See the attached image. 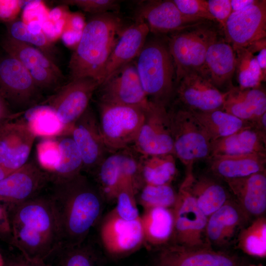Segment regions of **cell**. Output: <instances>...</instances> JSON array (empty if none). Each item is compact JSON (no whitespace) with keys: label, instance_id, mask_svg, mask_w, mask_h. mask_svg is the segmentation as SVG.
I'll return each instance as SVG.
<instances>
[{"label":"cell","instance_id":"1","mask_svg":"<svg viewBox=\"0 0 266 266\" xmlns=\"http://www.w3.org/2000/svg\"><path fill=\"white\" fill-rule=\"evenodd\" d=\"M52 184L49 196L57 218L60 247L81 244L101 220L106 201L96 184L82 173Z\"/></svg>","mask_w":266,"mask_h":266},{"label":"cell","instance_id":"2","mask_svg":"<svg viewBox=\"0 0 266 266\" xmlns=\"http://www.w3.org/2000/svg\"><path fill=\"white\" fill-rule=\"evenodd\" d=\"M12 244L28 259L46 262L60 247L57 218L49 196L9 207Z\"/></svg>","mask_w":266,"mask_h":266},{"label":"cell","instance_id":"3","mask_svg":"<svg viewBox=\"0 0 266 266\" xmlns=\"http://www.w3.org/2000/svg\"><path fill=\"white\" fill-rule=\"evenodd\" d=\"M122 27L121 19L109 12L95 14L89 20L69 62L71 79L90 77L101 84L105 65Z\"/></svg>","mask_w":266,"mask_h":266},{"label":"cell","instance_id":"4","mask_svg":"<svg viewBox=\"0 0 266 266\" xmlns=\"http://www.w3.org/2000/svg\"><path fill=\"white\" fill-rule=\"evenodd\" d=\"M135 65L149 100L167 106L175 91V69L168 46L157 39L146 41Z\"/></svg>","mask_w":266,"mask_h":266},{"label":"cell","instance_id":"5","mask_svg":"<svg viewBox=\"0 0 266 266\" xmlns=\"http://www.w3.org/2000/svg\"><path fill=\"white\" fill-rule=\"evenodd\" d=\"M203 22L174 32L168 39L167 46L174 66L176 85L191 72L208 77L205 66V55L217 33L211 28L203 25Z\"/></svg>","mask_w":266,"mask_h":266},{"label":"cell","instance_id":"6","mask_svg":"<svg viewBox=\"0 0 266 266\" xmlns=\"http://www.w3.org/2000/svg\"><path fill=\"white\" fill-rule=\"evenodd\" d=\"M167 110L174 156L193 171L195 163L210 158L212 142L192 112L175 105Z\"/></svg>","mask_w":266,"mask_h":266},{"label":"cell","instance_id":"7","mask_svg":"<svg viewBox=\"0 0 266 266\" xmlns=\"http://www.w3.org/2000/svg\"><path fill=\"white\" fill-rule=\"evenodd\" d=\"M99 122L109 153L131 147L142 124L145 109L98 102Z\"/></svg>","mask_w":266,"mask_h":266},{"label":"cell","instance_id":"8","mask_svg":"<svg viewBox=\"0 0 266 266\" xmlns=\"http://www.w3.org/2000/svg\"><path fill=\"white\" fill-rule=\"evenodd\" d=\"M42 93L20 61L7 54L0 58V95L11 110L17 114L39 105Z\"/></svg>","mask_w":266,"mask_h":266},{"label":"cell","instance_id":"9","mask_svg":"<svg viewBox=\"0 0 266 266\" xmlns=\"http://www.w3.org/2000/svg\"><path fill=\"white\" fill-rule=\"evenodd\" d=\"M172 209L174 223L171 243L188 247L211 246L205 233L208 217L199 208L188 190L181 185Z\"/></svg>","mask_w":266,"mask_h":266},{"label":"cell","instance_id":"10","mask_svg":"<svg viewBox=\"0 0 266 266\" xmlns=\"http://www.w3.org/2000/svg\"><path fill=\"white\" fill-rule=\"evenodd\" d=\"M141 155L174 154L168 110L164 104L149 100L138 135L131 146Z\"/></svg>","mask_w":266,"mask_h":266},{"label":"cell","instance_id":"11","mask_svg":"<svg viewBox=\"0 0 266 266\" xmlns=\"http://www.w3.org/2000/svg\"><path fill=\"white\" fill-rule=\"evenodd\" d=\"M101 220L100 241L104 250L110 257H125L144 246L140 217L134 220H126L120 217L113 209Z\"/></svg>","mask_w":266,"mask_h":266},{"label":"cell","instance_id":"12","mask_svg":"<svg viewBox=\"0 0 266 266\" xmlns=\"http://www.w3.org/2000/svg\"><path fill=\"white\" fill-rule=\"evenodd\" d=\"M2 47L7 54L21 63L43 93L55 92L62 85L64 76L61 69L39 49L7 35Z\"/></svg>","mask_w":266,"mask_h":266},{"label":"cell","instance_id":"13","mask_svg":"<svg viewBox=\"0 0 266 266\" xmlns=\"http://www.w3.org/2000/svg\"><path fill=\"white\" fill-rule=\"evenodd\" d=\"M153 266H241V259L212 247H188L169 243L154 251Z\"/></svg>","mask_w":266,"mask_h":266},{"label":"cell","instance_id":"14","mask_svg":"<svg viewBox=\"0 0 266 266\" xmlns=\"http://www.w3.org/2000/svg\"><path fill=\"white\" fill-rule=\"evenodd\" d=\"M100 85L97 80L90 77L70 79L48 99L47 105L54 110L70 133L73 124L89 107Z\"/></svg>","mask_w":266,"mask_h":266},{"label":"cell","instance_id":"15","mask_svg":"<svg viewBox=\"0 0 266 266\" xmlns=\"http://www.w3.org/2000/svg\"><path fill=\"white\" fill-rule=\"evenodd\" d=\"M175 106L192 112L222 109L228 91L221 92L209 78L199 72L185 74L176 84Z\"/></svg>","mask_w":266,"mask_h":266},{"label":"cell","instance_id":"16","mask_svg":"<svg viewBox=\"0 0 266 266\" xmlns=\"http://www.w3.org/2000/svg\"><path fill=\"white\" fill-rule=\"evenodd\" d=\"M51 182L50 175L33 161L0 180V202L9 207L25 202L39 195Z\"/></svg>","mask_w":266,"mask_h":266},{"label":"cell","instance_id":"17","mask_svg":"<svg viewBox=\"0 0 266 266\" xmlns=\"http://www.w3.org/2000/svg\"><path fill=\"white\" fill-rule=\"evenodd\" d=\"M233 49L246 48L266 36V1L256 0L243 9L232 12L224 29Z\"/></svg>","mask_w":266,"mask_h":266},{"label":"cell","instance_id":"18","mask_svg":"<svg viewBox=\"0 0 266 266\" xmlns=\"http://www.w3.org/2000/svg\"><path fill=\"white\" fill-rule=\"evenodd\" d=\"M99 102L136 106L145 109L149 100L143 89L135 63L120 69L99 87Z\"/></svg>","mask_w":266,"mask_h":266},{"label":"cell","instance_id":"19","mask_svg":"<svg viewBox=\"0 0 266 266\" xmlns=\"http://www.w3.org/2000/svg\"><path fill=\"white\" fill-rule=\"evenodd\" d=\"M70 135L83 161V170L93 173L109 154L101 134L98 118L89 107L74 123Z\"/></svg>","mask_w":266,"mask_h":266},{"label":"cell","instance_id":"20","mask_svg":"<svg viewBox=\"0 0 266 266\" xmlns=\"http://www.w3.org/2000/svg\"><path fill=\"white\" fill-rule=\"evenodd\" d=\"M14 116L0 125V163L9 173L28 162L36 138L24 120Z\"/></svg>","mask_w":266,"mask_h":266},{"label":"cell","instance_id":"21","mask_svg":"<svg viewBox=\"0 0 266 266\" xmlns=\"http://www.w3.org/2000/svg\"><path fill=\"white\" fill-rule=\"evenodd\" d=\"M249 218L235 200L231 198L208 217L205 230L208 243L212 247L220 248L235 243Z\"/></svg>","mask_w":266,"mask_h":266},{"label":"cell","instance_id":"22","mask_svg":"<svg viewBox=\"0 0 266 266\" xmlns=\"http://www.w3.org/2000/svg\"><path fill=\"white\" fill-rule=\"evenodd\" d=\"M136 19L142 20L150 32L174 33L203 22L198 18L182 14L173 0H149L137 8Z\"/></svg>","mask_w":266,"mask_h":266},{"label":"cell","instance_id":"23","mask_svg":"<svg viewBox=\"0 0 266 266\" xmlns=\"http://www.w3.org/2000/svg\"><path fill=\"white\" fill-rule=\"evenodd\" d=\"M149 32L147 25L139 19L122 31L105 65L101 84L137 57Z\"/></svg>","mask_w":266,"mask_h":266},{"label":"cell","instance_id":"24","mask_svg":"<svg viewBox=\"0 0 266 266\" xmlns=\"http://www.w3.org/2000/svg\"><path fill=\"white\" fill-rule=\"evenodd\" d=\"M235 200L250 218L263 216L266 210V172L225 181Z\"/></svg>","mask_w":266,"mask_h":266},{"label":"cell","instance_id":"25","mask_svg":"<svg viewBox=\"0 0 266 266\" xmlns=\"http://www.w3.org/2000/svg\"><path fill=\"white\" fill-rule=\"evenodd\" d=\"M181 185L188 190L207 217L231 199L228 189L211 174L197 177L193 171L186 172Z\"/></svg>","mask_w":266,"mask_h":266},{"label":"cell","instance_id":"26","mask_svg":"<svg viewBox=\"0 0 266 266\" xmlns=\"http://www.w3.org/2000/svg\"><path fill=\"white\" fill-rule=\"evenodd\" d=\"M250 154H266V132L260 130L255 122L212 142L210 158Z\"/></svg>","mask_w":266,"mask_h":266},{"label":"cell","instance_id":"27","mask_svg":"<svg viewBox=\"0 0 266 266\" xmlns=\"http://www.w3.org/2000/svg\"><path fill=\"white\" fill-rule=\"evenodd\" d=\"M207 161L211 174L224 181L266 171L265 154L217 156Z\"/></svg>","mask_w":266,"mask_h":266},{"label":"cell","instance_id":"28","mask_svg":"<svg viewBox=\"0 0 266 266\" xmlns=\"http://www.w3.org/2000/svg\"><path fill=\"white\" fill-rule=\"evenodd\" d=\"M222 110L244 121L254 122L266 113V94L260 87L228 90Z\"/></svg>","mask_w":266,"mask_h":266},{"label":"cell","instance_id":"29","mask_svg":"<svg viewBox=\"0 0 266 266\" xmlns=\"http://www.w3.org/2000/svg\"><path fill=\"white\" fill-rule=\"evenodd\" d=\"M140 218L144 246L147 249L154 251L171 243L174 223L172 208L144 209Z\"/></svg>","mask_w":266,"mask_h":266},{"label":"cell","instance_id":"30","mask_svg":"<svg viewBox=\"0 0 266 266\" xmlns=\"http://www.w3.org/2000/svg\"><path fill=\"white\" fill-rule=\"evenodd\" d=\"M236 57L232 45L218 36L208 46L205 66L211 82L217 88L231 79L235 70Z\"/></svg>","mask_w":266,"mask_h":266},{"label":"cell","instance_id":"31","mask_svg":"<svg viewBox=\"0 0 266 266\" xmlns=\"http://www.w3.org/2000/svg\"><path fill=\"white\" fill-rule=\"evenodd\" d=\"M192 113L211 142L229 136L254 123L241 120L222 109Z\"/></svg>","mask_w":266,"mask_h":266},{"label":"cell","instance_id":"32","mask_svg":"<svg viewBox=\"0 0 266 266\" xmlns=\"http://www.w3.org/2000/svg\"><path fill=\"white\" fill-rule=\"evenodd\" d=\"M26 112L24 121L36 137L53 138L70 134L69 130L48 105H39Z\"/></svg>","mask_w":266,"mask_h":266},{"label":"cell","instance_id":"33","mask_svg":"<svg viewBox=\"0 0 266 266\" xmlns=\"http://www.w3.org/2000/svg\"><path fill=\"white\" fill-rule=\"evenodd\" d=\"M96 185L106 201H115L123 182L121 151L108 154L93 172Z\"/></svg>","mask_w":266,"mask_h":266},{"label":"cell","instance_id":"34","mask_svg":"<svg viewBox=\"0 0 266 266\" xmlns=\"http://www.w3.org/2000/svg\"><path fill=\"white\" fill-rule=\"evenodd\" d=\"M175 158L172 154L140 155V168L144 184H170L177 172Z\"/></svg>","mask_w":266,"mask_h":266},{"label":"cell","instance_id":"35","mask_svg":"<svg viewBox=\"0 0 266 266\" xmlns=\"http://www.w3.org/2000/svg\"><path fill=\"white\" fill-rule=\"evenodd\" d=\"M46 262L54 266H103L101 254L88 238L76 245L60 247Z\"/></svg>","mask_w":266,"mask_h":266},{"label":"cell","instance_id":"36","mask_svg":"<svg viewBox=\"0 0 266 266\" xmlns=\"http://www.w3.org/2000/svg\"><path fill=\"white\" fill-rule=\"evenodd\" d=\"M61 151L59 167L50 176L51 182L58 183L70 179L82 173L83 161L79 151L70 134L57 137Z\"/></svg>","mask_w":266,"mask_h":266},{"label":"cell","instance_id":"37","mask_svg":"<svg viewBox=\"0 0 266 266\" xmlns=\"http://www.w3.org/2000/svg\"><path fill=\"white\" fill-rule=\"evenodd\" d=\"M236 247L248 255L264 258L266 257V218H255L239 233Z\"/></svg>","mask_w":266,"mask_h":266},{"label":"cell","instance_id":"38","mask_svg":"<svg viewBox=\"0 0 266 266\" xmlns=\"http://www.w3.org/2000/svg\"><path fill=\"white\" fill-rule=\"evenodd\" d=\"M235 53V70L239 87L253 88L260 86L266 80L258 64L256 56L245 48L233 49Z\"/></svg>","mask_w":266,"mask_h":266},{"label":"cell","instance_id":"39","mask_svg":"<svg viewBox=\"0 0 266 266\" xmlns=\"http://www.w3.org/2000/svg\"><path fill=\"white\" fill-rule=\"evenodd\" d=\"M137 195L138 202L144 209L154 207L172 208L177 198V192L170 184H144Z\"/></svg>","mask_w":266,"mask_h":266},{"label":"cell","instance_id":"40","mask_svg":"<svg viewBox=\"0 0 266 266\" xmlns=\"http://www.w3.org/2000/svg\"><path fill=\"white\" fill-rule=\"evenodd\" d=\"M6 27L7 36L34 46L53 61L50 53L53 48L42 30L37 33L33 32L29 29L28 25L19 19H14L7 22Z\"/></svg>","mask_w":266,"mask_h":266},{"label":"cell","instance_id":"41","mask_svg":"<svg viewBox=\"0 0 266 266\" xmlns=\"http://www.w3.org/2000/svg\"><path fill=\"white\" fill-rule=\"evenodd\" d=\"M36 153L37 165L51 176L59 167L61 160L57 137L42 138L36 145Z\"/></svg>","mask_w":266,"mask_h":266},{"label":"cell","instance_id":"42","mask_svg":"<svg viewBox=\"0 0 266 266\" xmlns=\"http://www.w3.org/2000/svg\"><path fill=\"white\" fill-rule=\"evenodd\" d=\"M136 197L132 186L123 182L116 195V206L113 208L120 217L128 221L134 220L140 217Z\"/></svg>","mask_w":266,"mask_h":266},{"label":"cell","instance_id":"43","mask_svg":"<svg viewBox=\"0 0 266 266\" xmlns=\"http://www.w3.org/2000/svg\"><path fill=\"white\" fill-rule=\"evenodd\" d=\"M173 1L185 15L204 21H215L209 12L207 0H174Z\"/></svg>","mask_w":266,"mask_h":266},{"label":"cell","instance_id":"44","mask_svg":"<svg viewBox=\"0 0 266 266\" xmlns=\"http://www.w3.org/2000/svg\"><path fill=\"white\" fill-rule=\"evenodd\" d=\"M61 2L75 6L86 12L98 14L109 12L117 8L118 1L114 0H66Z\"/></svg>","mask_w":266,"mask_h":266},{"label":"cell","instance_id":"45","mask_svg":"<svg viewBox=\"0 0 266 266\" xmlns=\"http://www.w3.org/2000/svg\"><path fill=\"white\" fill-rule=\"evenodd\" d=\"M211 15L224 29L226 22L232 12L231 0H207Z\"/></svg>","mask_w":266,"mask_h":266},{"label":"cell","instance_id":"46","mask_svg":"<svg viewBox=\"0 0 266 266\" xmlns=\"http://www.w3.org/2000/svg\"><path fill=\"white\" fill-rule=\"evenodd\" d=\"M18 1L0 0V18L7 22L14 20L18 10Z\"/></svg>","mask_w":266,"mask_h":266},{"label":"cell","instance_id":"47","mask_svg":"<svg viewBox=\"0 0 266 266\" xmlns=\"http://www.w3.org/2000/svg\"><path fill=\"white\" fill-rule=\"evenodd\" d=\"M4 266H54L48 262L34 261L27 259L20 254L4 262Z\"/></svg>","mask_w":266,"mask_h":266},{"label":"cell","instance_id":"48","mask_svg":"<svg viewBox=\"0 0 266 266\" xmlns=\"http://www.w3.org/2000/svg\"><path fill=\"white\" fill-rule=\"evenodd\" d=\"M0 234H10V225L8 212L0 202Z\"/></svg>","mask_w":266,"mask_h":266},{"label":"cell","instance_id":"49","mask_svg":"<svg viewBox=\"0 0 266 266\" xmlns=\"http://www.w3.org/2000/svg\"><path fill=\"white\" fill-rule=\"evenodd\" d=\"M13 115L9 107L0 95V125Z\"/></svg>","mask_w":266,"mask_h":266},{"label":"cell","instance_id":"50","mask_svg":"<svg viewBox=\"0 0 266 266\" xmlns=\"http://www.w3.org/2000/svg\"><path fill=\"white\" fill-rule=\"evenodd\" d=\"M255 0H231L232 12L237 11L243 9L255 2Z\"/></svg>","mask_w":266,"mask_h":266},{"label":"cell","instance_id":"51","mask_svg":"<svg viewBox=\"0 0 266 266\" xmlns=\"http://www.w3.org/2000/svg\"><path fill=\"white\" fill-rule=\"evenodd\" d=\"M259 66L264 76L266 75V48L262 49L256 56Z\"/></svg>","mask_w":266,"mask_h":266},{"label":"cell","instance_id":"52","mask_svg":"<svg viewBox=\"0 0 266 266\" xmlns=\"http://www.w3.org/2000/svg\"><path fill=\"white\" fill-rule=\"evenodd\" d=\"M245 48L253 54L263 49L266 48V38L256 41Z\"/></svg>","mask_w":266,"mask_h":266},{"label":"cell","instance_id":"53","mask_svg":"<svg viewBox=\"0 0 266 266\" xmlns=\"http://www.w3.org/2000/svg\"><path fill=\"white\" fill-rule=\"evenodd\" d=\"M9 173L0 163V180L4 178Z\"/></svg>","mask_w":266,"mask_h":266},{"label":"cell","instance_id":"54","mask_svg":"<svg viewBox=\"0 0 266 266\" xmlns=\"http://www.w3.org/2000/svg\"><path fill=\"white\" fill-rule=\"evenodd\" d=\"M0 266H4V260L0 253Z\"/></svg>","mask_w":266,"mask_h":266},{"label":"cell","instance_id":"55","mask_svg":"<svg viewBox=\"0 0 266 266\" xmlns=\"http://www.w3.org/2000/svg\"><path fill=\"white\" fill-rule=\"evenodd\" d=\"M241 266H264L262 265V264H259V265H248V266L242 265Z\"/></svg>","mask_w":266,"mask_h":266}]
</instances>
